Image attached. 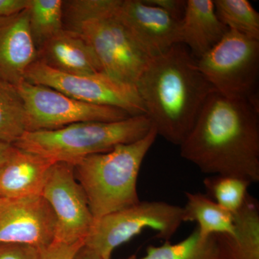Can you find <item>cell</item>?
<instances>
[{"label": "cell", "instance_id": "6da1fadb", "mask_svg": "<svg viewBox=\"0 0 259 259\" xmlns=\"http://www.w3.org/2000/svg\"><path fill=\"white\" fill-rule=\"evenodd\" d=\"M258 105L214 92L180 144V154L202 173L259 182Z\"/></svg>", "mask_w": 259, "mask_h": 259}, {"label": "cell", "instance_id": "7a4b0ae2", "mask_svg": "<svg viewBox=\"0 0 259 259\" xmlns=\"http://www.w3.org/2000/svg\"><path fill=\"white\" fill-rule=\"evenodd\" d=\"M136 86L158 136L178 146L215 92L199 71L197 59L182 44L152 58Z\"/></svg>", "mask_w": 259, "mask_h": 259}, {"label": "cell", "instance_id": "3957f363", "mask_svg": "<svg viewBox=\"0 0 259 259\" xmlns=\"http://www.w3.org/2000/svg\"><path fill=\"white\" fill-rule=\"evenodd\" d=\"M158 134L152 127L144 138L116 146L74 165L76 180L88 198L94 220L139 202L137 181L141 165Z\"/></svg>", "mask_w": 259, "mask_h": 259}, {"label": "cell", "instance_id": "277c9868", "mask_svg": "<svg viewBox=\"0 0 259 259\" xmlns=\"http://www.w3.org/2000/svg\"><path fill=\"white\" fill-rule=\"evenodd\" d=\"M152 127L146 115L114 122H76L52 131L26 132L13 146L53 163L64 162L74 166L91 155L108 152L117 145L139 141Z\"/></svg>", "mask_w": 259, "mask_h": 259}, {"label": "cell", "instance_id": "5b68a950", "mask_svg": "<svg viewBox=\"0 0 259 259\" xmlns=\"http://www.w3.org/2000/svg\"><path fill=\"white\" fill-rule=\"evenodd\" d=\"M183 222V207L161 201H140L134 205L94 220L83 246L111 259L117 247L151 228L157 238L168 241Z\"/></svg>", "mask_w": 259, "mask_h": 259}, {"label": "cell", "instance_id": "8992f818", "mask_svg": "<svg viewBox=\"0 0 259 259\" xmlns=\"http://www.w3.org/2000/svg\"><path fill=\"white\" fill-rule=\"evenodd\" d=\"M204 77L216 93L258 105L259 40L228 30L219 42L197 59Z\"/></svg>", "mask_w": 259, "mask_h": 259}, {"label": "cell", "instance_id": "52a82bcc", "mask_svg": "<svg viewBox=\"0 0 259 259\" xmlns=\"http://www.w3.org/2000/svg\"><path fill=\"white\" fill-rule=\"evenodd\" d=\"M25 81L49 87L86 103L121 109L131 116L146 115L136 85L121 82L104 73L66 74L36 60L27 70Z\"/></svg>", "mask_w": 259, "mask_h": 259}, {"label": "cell", "instance_id": "ba28073f", "mask_svg": "<svg viewBox=\"0 0 259 259\" xmlns=\"http://www.w3.org/2000/svg\"><path fill=\"white\" fill-rule=\"evenodd\" d=\"M18 88L26 109L27 132L52 131L76 122H114L131 117L121 109L86 103L27 81Z\"/></svg>", "mask_w": 259, "mask_h": 259}, {"label": "cell", "instance_id": "9c48e42d", "mask_svg": "<svg viewBox=\"0 0 259 259\" xmlns=\"http://www.w3.org/2000/svg\"><path fill=\"white\" fill-rule=\"evenodd\" d=\"M116 13L87 20L71 30L79 32L90 44L102 73L121 82L136 85L151 59L133 40Z\"/></svg>", "mask_w": 259, "mask_h": 259}, {"label": "cell", "instance_id": "30bf717a", "mask_svg": "<svg viewBox=\"0 0 259 259\" xmlns=\"http://www.w3.org/2000/svg\"><path fill=\"white\" fill-rule=\"evenodd\" d=\"M41 196L56 218L55 241L73 244L84 241L94 223L86 194L76 180L74 166L53 163Z\"/></svg>", "mask_w": 259, "mask_h": 259}, {"label": "cell", "instance_id": "8fae6325", "mask_svg": "<svg viewBox=\"0 0 259 259\" xmlns=\"http://www.w3.org/2000/svg\"><path fill=\"white\" fill-rule=\"evenodd\" d=\"M56 218L41 195L0 199V243L41 250L55 241Z\"/></svg>", "mask_w": 259, "mask_h": 259}, {"label": "cell", "instance_id": "7c38bea8", "mask_svg": "<svg viewBox=\"0 0 259 259\" xmlns=\"http://www.w3.org/2000/svg\"><path fill=\"white\" fill-rule=\"evenodd\" d=\"M116 16L151 59L181 44V20L145 0H122Z\"/></svg>", "mask_w": 259, "mask_h": 259}, {"label": "cell", "instance_id": "4fadbf2b", "mask_svg": "<svg viewBox=\"0 0 259 259\" xmlns=\"http://www.w3.org/2000/svg\"><path fill=\"white\" fill-rule=\"evenodd\" d=\"M37 59L28 23V10L0 17V79L18 88Z\"/></svg>", "mask_w": 259, "mask_h": 259}, {"label": "cell", "instance_id": "5bb4252c", "mask_svg": "<svg viewBox=\"0 0 259 259\" xmlns=\"http://www.w3.org/2000/svg\"><path fill=\"white\" fill-rule=\"evenodd\" d=\"M37 60L66 74L102 72L95 53L79 32L63 29L37 50Z\"/></svg>", "mask_w": 259, "mask_h": 259}, {"label": "cell", "instance_id": "9a60e30c", "mask_svg": "<svg viewBox=\"0 0 259 259\" xmlns=\"http://www.w3.org/2000/svg\"><path fill=\"white\" fill-rule=\"evenodd\" d=\"M53 163L40 155L15 147L0 169V199L41 195Z\"/></svg>", "mask_w": 259, "mask_h": 259}, {"label": "cell", "instance_id": "2e32d148", "mask_svg": "<svg viewBox=\"0 0 259 259\" xmlns=\"http://www.w3.org/2000/svg\"><path fill=\"white\" fill-rule=\"evenodd\" d=\"M228 28L216 14L212 0H187L181 20V44L199 59L218 44Z\"/></svg>", "mask_w": 259, "mask_h": 259}, {"label": "cell", "instance_id": "e0dca14e", "mask_svg": "<svg viewBox=\"0 0 259 259\" xmlns=\"http://www.w3.org/2000/svg\"><path fill=\"white\" fill-rule=\"evenodd\" d=\"M235 234H215L221 259H259V204L247 194L233 214Z\"/></svg>", "mask_w": 259, "mask_h": 259}, {"label": "cell", "instance_id": "ac0fdd59", "mask_svg": "<svg viewBox=\"0 0 259 259\" xmlns=\"http://www.w3.org/2000/svg\"><path fill=\"white\" fill-rule=\"evenodd\" d=\"M187 204L183 207V222H197L201 238L214 234H235L233 213L223 208L208 195L186 192Z\"/></svg>", "mask_w": 259, "mask_h": 259}, {"label": "cell", "instance_id": "d6986e66", "mask_svg": "<svg viewBox=\"0 0 259 259\" xmlns=\"http://www.w3.org/2000/svg\"><path fill=\"white\" fill-rule=\"evenodd\" d=\"M120 259H221L215 234L209 238H201L198 229L184 241L172 244L165 241L161 246L150 245L144 256L131 255Z\"/></svg>", "mask_w": 259, "mask_h": 259}, {"label": "cell", "instance_id": "ffe728a7", "mask_svg": "<svg viewBox=\"0 0 259 259\" xmlns=\"http://www.w3.org/2000/svg\"><path fill=\"white\" fill-rule=\"evenodd\" d=\"M26 132L23 97L17 87L0 79V141L13 145Z\"/></svg>", "mask_w": 259, "mask_h": 259}, {"label": "cell", "instance_id": "44dd1931", "mask_svg": "<svg viewBox=\"0 0 259 259\" xmlns=\"http://www.w3.org/2000/svg\"><path fill=\"white\" fill-rule=\"evenodd\" d=\"M29 28L37 50L64 29L62 0H30Z\"/></svg>", "mask_w": 259, "mask_h": 259}, {"label": "cell", "instance_id": "7402d4cb", "mask_svg": "<svg viewBox=\"0 0 259 259\" xmlns=\"http://www.w3.org/2000/svg\"><path fill=\"white\" fill-rule=\"evenodd\" d=\"M216 14L228 28L259 40V13L248 0H214Z\"/></svg>", "mask_w": 259, "mask_h": 259}, {"label": "cell", "instance_id": "603a6c76", "mask_svg": "<svg viewBox=\"0 0 259 259\" xmlns=\"http://www.w3.org/2000/svg\"><path fill=\"white\" fill-rule=\"evenodd\" d=\"M203 184L210 198L234 214L244 203L251 183L239 177L215 175L206 177Z\"/></svg>", "mask_w": 259, "mask_h": 259}, {"label": "cell", "instance_id": "cb8c5ba5", "mask_svg": "<svg viewBox=\"0 0 259 259\" xmlns=\"http://www.w3.org/2000/svg\"><path fill=\"white\" fill-rule=\"evenodd\" d=\"M122 0H68L63 1L64 28L73 30L79 24L115 15Z\"/></svg>", "mask_w": 259, "mask_h": 259}, {"label": "cell", "instance_id": "d4e9b609", "mask_svg": "<svg viewBox=\"0 0 259 259\" xmlns=\"http://www.w3.org/2000/svg\"><path fill=\"white\" fill-rule=\"evenodd\" d=\"M83 245V241L73 244L54 241L49 246L40 250L38 259H74Z\"/></svg>", "mask_w": 259, "mask_h": 259}, {"label": "cell", "instance_id": "484cf974", "mask_svg": "<svg viewBox=\"0 0 259 259\" xmlns=\"http://www.w3.org/2000/svg\"><path fill=\"white\" fill-rule=\"evenodd\" d=\"M40 249L25 244L0 243V259H38Z\"/></svg>", "mask_w": 259, "mask_h": 259}, {"label": "cell", "instance_id": "4316f807", "mask_svg": "<svg viewBox=\"0 0 259 259\" xmlns=\"http://www.w3.org/2000/svg\"><path fill=\"white\" fill-rule=\"evenodd\" d=\"M148 4L158 7L168 14L179 20H182L185 13L186 3L185 0H145Z\"/></svg>", "mask_w": 259, "mask_h": 259}, {"label": "cell", "instance_id": "83f0119b", "mask_svg": "<svg viewBox=\"0 0 259 259\" xmlns=\"http://www.w3.org/2000/svg\"><path fill=\"white\" fill-rule=\"evenodd\" d=\"M30 0H0V17L8 16L27 9Z\"/></svg>", "mask_w": 259, "mask_h": 259}, {"label": "cell", "instance_id": "f1b7e54d", "mask_svg": "<svg viewBox=\"0 0 259 259\" xmlns=\"http://www.w3.org/2000/svg\"><path fill=\"white\" fill-rule=\"evenodd\" d=\"M15 150V146L13 144L0 141V169L11 157Z\"/></svg>", "mask_w": 259, "mask_h": 259}, {"label": "cell", "instance_id": "f546056e", "mask_svg": "<svg viewBox=\"0 0 259 259\" xmlns=\"http://www.w3.org/2000/svg\"><path fill=\"white\" fill-rule=\"evenodd\" d=\"M74 259H102L100 255L92 251L91 250L85 248L84 246L80 248L78 253L75 255Z\"/></svg>", "mask_w": 259, "mask_h": 259}]
</instances>
